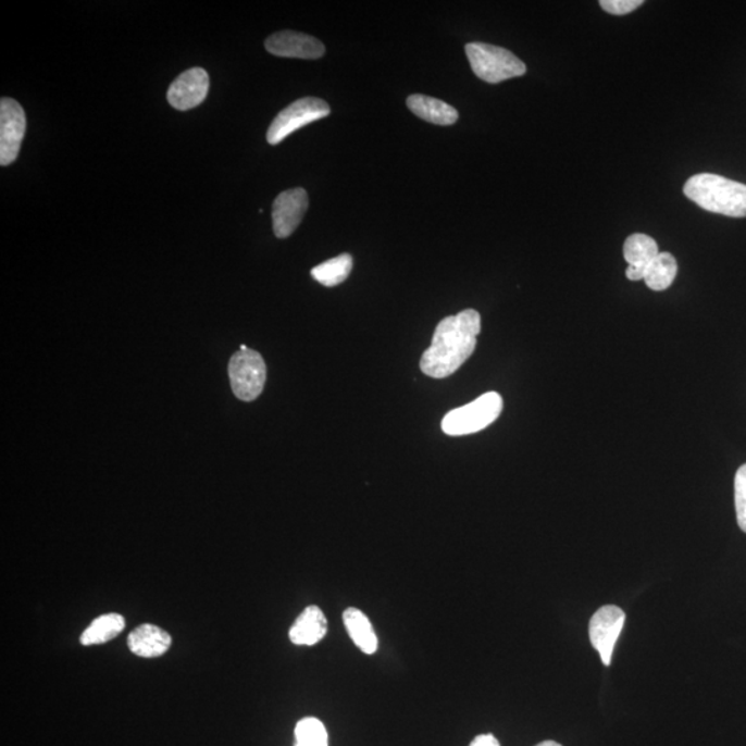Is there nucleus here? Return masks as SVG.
Segmentation results:
<instances>
[{
  "mask_svg": "<svg viewBox=\"0 0 746 746\" xmlns=\"http://www.w3.org/2000/svg\"><path fill=\"white\" fill-rule=\"evenodd\" d=\"M482 332V316L476 310H464L446 316L434 332L432 346L423 352L421 370L434 380H444L472 357Z\"/></svg>",
  "mask_w": 746,
  "mask_h": 746,
  "instance_id": "1",
  "label": "nucleus"
},
{
  "mask_svg": "<svg viewBox=\"0 0 746 746\" xmlns=\"http://www.w3.org/2000/svg\"><path fill=\"white\" fill-rule=\"evenodd\" d=\"M684 196L705 211L746 217V186L713 173H701L684 184Z\"/></svg>",
  "mask_w": 746,
  "mask_h": 746,
  "instance_id": "2",
  "label": "nucleus"
},
{
  "mask_svg": "<svg viewBox=\"0 0 746 746\" xmlns=\"http://www.w3.org/2000/svg\"><path fill=\"white\" fill-rule=\"evenodd\" d=\"M467 55L473 73L487 84L518 78L527 73V66L509 50L498 46L473 42L467 45Z\"/></svg>",
  "mask_w": 746,
  "mask_h": 746,
  "instance_id": "3",
  "label": "nucleus"
},
{
  "mask_svg": "<svg viewBox=\"0 0 746 746\" xmlns=\"http://www.w3.org/2000/svg\"><path fill=\"white\" fill-rule=\"evenodd\" d=\"M503 410V400L498 393H485L477 400L448 412L442 422L443 432L448 436H468L493 425Z\"/></svg>",
  "mask_w": 746,
  "mask_h": 746,
  "instance_id": "4",
  "label": "nucleus"
},
{
  "mask_svg": "<svg viewBox=\"0 0 746 746\" xmlns=\"http://www.w3.org/2000/svg\"><path fill=\"white\" fill-rule=\"evenodd\" d=\"M330 114L331 109L326 101L316 99V97H304V99L286 107L275 116L273 124L269 127L268 141L271 146L279 145L294 132Z\"/></svg>",
  "mask_w": 746,
  "mask_h": 746,
  "instance_id": "5",
  "label": "nucleus"
},
{
  "mask_svg": "<svg viewBox=\"0 0 746 746\" xmlns=\"http://www.w3.org/2000/svg\"><path fill=\"white\" fill-rule=\"evenodd\" d=\"M228 375L235 397L243 401H253L262 395L268 370L258 351L239 350L229 361Z\"/></svg>",
  "mask_w": 746,
  "mask_h": 746,
  "instance_id": "6",
  "label": "nucleus"
},
{
  "mask_svg": "<svg viewBox=\"0 0 746 746\" xmlns=\"http://www.w3.org/2000/svg\"><path fill=\"white\" fill-rule=\"evenodd\" d=\"M27 129L23 107L13 99L0 101V165L8 166L17 160Z\"/></svg>",
  "mask_w": 746,
  "mask_h": 746,
  "instance_id": "7",
  "label": "nucleus"
},
{
  "mask_svg": "<svg viewBox=\"0 0 746 746\" xmlns=\"http://www.w3.org/2000/svg\"><path fill=\"white\" fill-rule=\"evenodd\" d=\"M625 612L617 606L601 607L592 617L589 623V638L592 646L599 651L602 663L611 666L612 652L620 637L622 627L625 625Z\"/></svg>",
  "mask_w": 746,
  "mask_h": 746,
  "instance_id": "8",
  "label": "nucleus"
},
{
  "mask_svg": "<svg viewBox=\"0 0 746 746\" xmlns=\"http://www.w3.org/2000/svg\"><path fill=\"white\" fill-rule=\"evenodd\" d=\"M309 209V196L303 188L281 192L273 206V227L277 238H288L299 227Z\"/></svg>",
  "mask_w": 746,
  "mask_h": 746,
  "instance_id": "9",
  "label": "nucleus"
},
{
  "mask_svg": "<svg viewBox=\"0 0 746 746\" xmlns=\"http://www.w3.org/2000/svg\"><path fill=\"white\" fill-rule=\"evenodd\" d=\"M268 52L278 58L316 60L325 54V46L310 35L281 30L265 40Z\"/></svg>",
  "mask_w": 746,
  "mask_h": 746,
  "instance_id": "10",
  "label": "nucleus"
},
{
  "mask_svg": "<svg viewBox=\"0 0 746 746\" xmlns=\"http://www.w3.org/2000/svg\"><path fill=\"white\" fill-rule=\"evenodd\" d=\"M209 76L206 70L191 69L173 82L167 90V101L176 110L196 109L207 99Z\"/></svg>",
  "mask_w": 746,
  "mask_h": 746,
  "instance_id": "11",
  "label": "nucleus"
},
{
  "mask_svg": "<svg viewBox=\"0 0 746 746\" xmlns=\"http://www.w3.org/2000/svg\"><path fill=\"white\" fill-rule=\"evenodd\" d=\"M659 254L658 245L646 234H633L623 245V258L627 264L626 278L636 283L644 279L648 265Z\"/></svg>",
  "mask_w": 746,
  "mask_h": 746,
  "instance_id": "12",
  "label": "nucleus"
},
{
  "mask_svg": "<svg viewBox=\"0 0 746 746\" xmlns=\"http://www.w3.org/2000/svg\"><path fill=\"white\" fill-rule=\"evenodd\" d=\"M130 651L141 658H157L163 656L172 646V637L160 626L145 623L137 626L127 637Z\"/></svg>",
  "mask_w": 746,
  "mask_h": 746,
  "instance_id": "13",
  "label": "nucleus"
},
{
  "mask_svg": "<svg viewBox=\"0 0 746 746\" xmlns=\"http://www.w3.org/2000/svg\"><path fill=\"white\" fill-rule=\"evenodd\" d=\"M328 632V621L320 607L310 606L298 617L289 631L290 642L296 646H314Z\"/></svg>",
  "mask_w": 746,
  "mask_h": 746,
  "instance_id": "14",
  "label": "nucleus"
},
{
  "mask_svg": "<svg viewBox=\"0 0 746 746\" xmlns=\"http://www.w3.org/2000/svg\"><path fill=\"white\" fill-rule=\"evenodd\" d=\"M408 109L421 120L439 126L453 125L458 121V111L444 101L425 95H412L407 100Z\"/></svg>",
  "mask_w": 746,
  "mask_h": 746,
  "instance_id": "15",
  "label": "nucleus"
},
{
  "mask_svg": "<svg viewBox=\"0 0 746 746\" xmlns=\"http://www.w3.org/2000/svg\"><path fill=\"white\" fill-rule=\"evenodd\" d=\"M347 633L362 652L372 656L377 650V637L368 617L359 608L350 607L344 612Z\"/></svg>",
  "mask_w": 746,
  "mask_h": 746,
  "instance_id": "16",
  "label": "nucleus"
},
{
  "mask_svg": "<svg viewBox=\"0 0 746 746\" xmlns=\"http://www.w3.org/2000/svg\"><path fill=\"white\" fill-rule=\"evenodd\" d=\"M125 630V618L120 614H104L96 618L82 633V646H97L115 638Z\"/></svg>",
  "mask_w": 746,
  "mask_h": 746,
  "instance_id": "17",
  "label": "nucleus"
},
{
  "mask_svg": "<svg viewBox=\"0 0 746 746\" xmlns=\"http://www.w3.org/2000/svg\"><path fill=\"white\" fill-rule=\"evenodd\" d=\"M677 275V263L673 254L669 252H659L658 257L648 265L646 275H644V283L651 290L662 293L673 284Z\"/></svg>",
  "mask_w": 746,
  "mask_h": 746,
  "instance_id": "18",
  "label": "nucleus"
},
{
  "mask_svg": "<svg viewBox=\"0 0 746 746\" xmlns=\"http://www.w3.org/2000/svg\"><path fill=\"white\" fill-rule=\"evenodd\" d=\"M351 270L352 258L349 253H344L316 265V268L311 270V277L321 285L336 286L349 278Z\"/></svg>",
  "mask_w": 746,
  "mask_h": 746,
  "instance_id": "19",
  "label": "nucleus"
},
{
  "mask_svg": "<svg viewBox=\"0 0 746 746\" xmlns=\"http://www.w3.org/2000/svg\"><path fill=\"white\" fill-rule=\"evenodd\" d=\"M295 746H328V733L316 718L301 719L295 729Z\"/></svg>",
  "mask_w": 746,
  "mask_h": 746,
  "instance_id": "20",
  "label": "nucleus"
},
{
  "mask_svg": "<svg viewBox=\"0 0 746 746\" xmlns=\"http://www.w3.org/2000/svg\"><path fill=\"white\" fill-rule=\"evenodd\" d=\"M734 490L738 525L746 533V463L735 474Z\"/></svg>",
  "mask_w": 746,
  "mask_h": 746,
  "instance_id": "21",
  "label": "nucleus"
},
{
  "mask_svg": "<svg viewBox=\"0 0 746 746\" xmlns=\"http://www.w3.org/2000/svg\"><path fill=\"white\" fill-rule=\"evenodd\" d=\"M643 0H601L600 7L612 15H625L643 7Z\"/></svg>",
  "mask_w": 746,
  "mask_h": 746,
  "instance_id": "22",
  "label": "nucleus"
},
{
  "mask_svg": "<svg viewBox=\"0 0 746 746\" xmlns=\"http://www.w3.org/2000/svg\"><path fill=\"white\" fill-rule=\"evenodd\" d=\"M469 746H500L499 741L493 734H483L472 741Z\"/></svg>",
  "mask_w": 746,
  "mask_h": 746,
  "instance_id": "23",
  "label": "nucleus"
},
{
  "mask_svg": "<svg viewBox=\"0 0 746 746\" xmlns=\"http://www.w3.org/2000/svg\"><path fill=\"white\" fill-rule=\"evenodd\" d=\"M536 746H561L559 743H556V741H544V743H540L539 745Z\"/></svg>",
  "mask_w": 746,
  "mask_h": 746,
  "instance_id": "24",
  "label": "nucleus"
}]
</instances>
